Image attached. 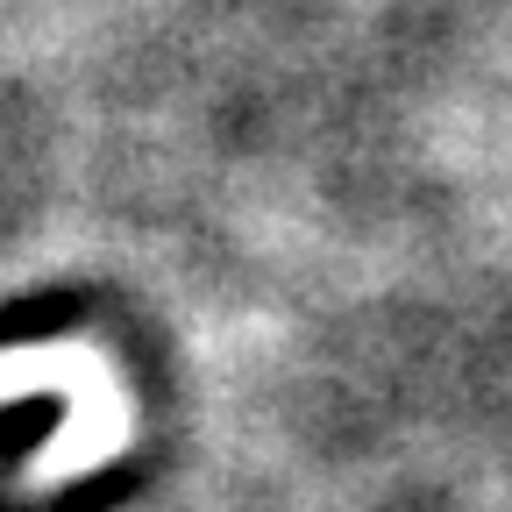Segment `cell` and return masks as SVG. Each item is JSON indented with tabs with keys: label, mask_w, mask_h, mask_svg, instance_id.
I'll return each instance as SVG.
<instances>
[{
	"label": "cell",
	"mask_w": 512,
	"mask_h": 512,
	"mask_svg": "<svg viewBox=\"0 0 512 512\" xmlns=\"http://www.w3.org/2000/svg\"><path fill=\"white\" fill-rule=\"evenodd\" d=\"M128 427H136V406H128V384L114 370V356L79 384L72 399H64V420L50 427V441L36 448V463H29V491H64V484H79L93 477L100 463H114L121 448H128Z\"/></svg>",
	"instance_id": "6da1fadb"
}]
</instances>
